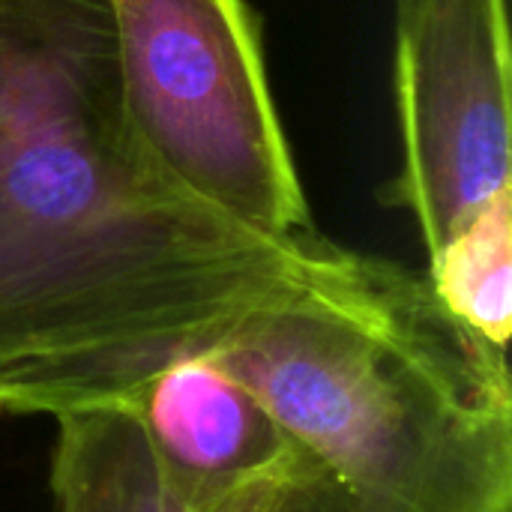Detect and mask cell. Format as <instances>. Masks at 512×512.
<instances>
[{
  "mask_svg": "<svg viewBox=\"0 0 512 512\" xmlns=\"http://www.w3.org/2000/svg\"><path fill=\"white\" fill-rule=\"evenodd\" d=\"M330 246L255 231L150 159L108 0H0V414L132 405L300 288Z\"/></svg>",
  "mask_w": 512,
  "mask_h": 512,
  "instance_id": "1",
  "label": "cell"
},
{
  "mask_svg": "<svg viewBox=\"0 0 512 512\" xmlns=\"http://www.w3.org/2000/svg\"><path fill=\"white\" fill-rule=\"evenodd\" d=\"M210 354L360 512H512L507 351L426 273L333 243Z\"/></svg>",
  "mask_w": 512,
  "mask_h": 512,
  "instance_id": "2",
  "label": "cell"
},
{
  "mask_svg": "<svg viewBox=\"0 0 512 512\" xmlns=\"http://www.w3.org/2000/svg\"><path fill=\"white\" fill-rule=\"evenodd\" d=\"M126 120L201 204L276 237L315 231L246 0H108Z\"/></svg>",
  "mask_w": 512,
  "mask_h": 512,
  "instance_id": "3",
  "label": "cell"
},
{
  "mask_svg": "<svg viewBox=\"0 0 512 512\" xmlns=\"http://www.w3.org/2000/svg\"><path fill=\"white\" fill-rule=\"evenodd\" d=\"M396 108L402 165L378 198L435 255L512 192L507 0H396Z\"/></svg>",
  "mask_w": 512,
  "mask_h": 512,
  "instance_id": "4",
  "label": "cell"
},
{
  "mask_svg": "<svg viewBox=\"0 0 512 512\" xmlns=\"http://www.w3.org/2000/svg\"><path fill=\"white\" fill-rule=\"evenodd\" d=\"M165 474L195 501H222L288 480L309 453L213 354L162 369L132 402Z\"/></svg>",
  "mask_w": 512,
  "mask_h": 512,
  "instance_id": "5",
  "label": "cell"
},
{
  "mask_svg": "<svg viewBox=\"0 0 512 512\" xmlns=\"http://www.w3.org/2000/svg\"><path fill=\"white\" fill-rule=\"evenodd\" d=\"M57 420L51 492L57 512H261L279 486L195 501L165 474L132 405L66 411Z\"/></svg>",
  "mask_w": 512,
  "mask_h": 512,
  "instance_id": "6",
  "label": "cell"
},
{
  "mask_svg": "<svg viewBox=\"0 0 512 512\" xmlns=\"http://www.w3.org/2000/svg\"><path fill=\"white\" fill-rule=\"evenodd\" d=\"M426 279L438 300L498 351L512 327V192L498 195L435 255Z\"/></svg>",
  "mask_w": 512,
  "mask_h": 512,
  "instance_id": "7",
  "label": "cell"
},
{
  "mask_svg": "<svg viewBox=\"0 0 512 512\" xmlns=\"http://www.w3.org/2000/svg\"><path fill=\"white\" fill-rule=\"evenodd\" d=\"M261 512H360L342 483L312 456L270 495Z\"/></svg>",
  "mask_w": 512,
  "mask_h": 512,
  "instance_id": "8",
  "label": "cell"
}]
</instances>
